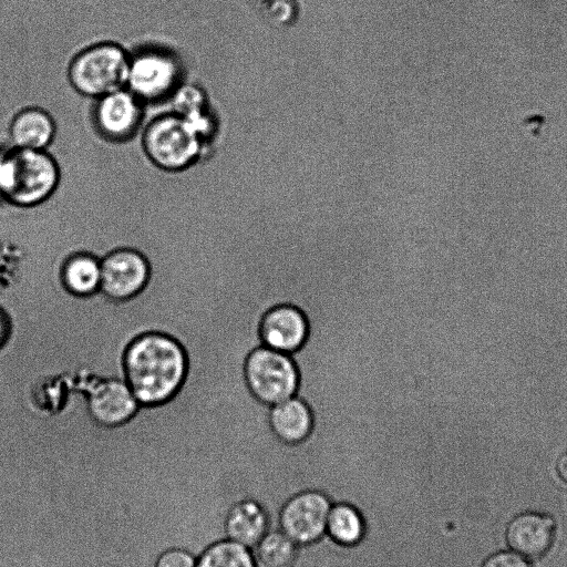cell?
Instances as JSON below:
<instances>
[{"label": "cell", "mask_w": 567, "mask_h": 567, "mask_svg": "<svg viewBox=\"0 0 567 567\" xmlns=\"http://www.w3.org/2000/svg\"><path fill=\"white\" fill-rule=\"evenodd\" d=\"M259 1H269V0H259Z\"/></svg>", "instance_id": "27"}, {"label": "cell", "mask_w": 567, "mask_h": 567, "mask_svg": "<svg viewBox=\"0 0 567 567\" xmlns=\"http://www.w3.org/2000/svg\"><path fill=\"white\" fill-rule=\"evenodd\" d=\"M215 447H216V444H215ZM215 464H216V450H215ZM215 487H216V466H215ZM215 492H216V488H215Z\"/></svg>", "instance_id": "26"}, {"label": "cell", "mask_w": 567, "mask_h": 567, "mask_svg": "<svg viewBox=\"0 0 567 567\" xmlns=\"http://www.w3.org/2000/svg\"><path fill=\"white\" fill-rule=\"evenodd\" d=\"M59 183V165L47 150L0 152V199L7 205L39 207L52 197Z\"/></svg>", "instance_id": "2"}, {"label": "cell", "mask_w": 567, "mask_h": 567, "mask_svg": "<svg viewBox=\"0 0 567 567\" xmlns=\"http://www.w3.org/2000/svg\"><path fill=\"white\" fill-rule=\"evenodd\" d=\"M240 237H241V236H240ZM240 237L238 236V246H239V251H240V255H241V248H240V241H241V239H239ZM241 258H243V255H241ZM243 261H244V259H243ZM244 265H245V262H244ZM245 268H246V266H245ZM246 271H247V268H246ZM247 274H248V271H247ZM248 277H249V275H248ZM249 279H250V277H249ZM250 281H251V280H250ZM251 284H252V282H251ZM252 286H254V285H252ZM254 288H255V287H254ZM255 289H256V288H255ZM256 291H257V290H256ZM259 296H260V295H259ZM260 298H261V297H260ZM261 299H262V298H261ZM265 305H266V303H265Z\"/></svg>", "instance_id": "25"}, {"label": "cell", "mask_w": 567, "mask_h": 567, "mask_svg": "<svg viewBox=\"0 0 567 567\" xmlns=\"http://www.w3.org/2000/svg\"><path fill=\"white\" fill-rule=\"evenodd\" d=\"M298 545L280 529H269L251 548L256 567H290Z\"/></svg>", "instance_id": "18"}, {"label": "cell", "mask_w": 567, "mask_h": 567, "mask_svg": "<svg viewBox=\"0 0 567 567\" xmlns=\"http://www.w3.org/2000/svg\"><path fill=\"white\" fill-rule=\"evenodd\" d=\"M224 529L226 538L252 548L270 529L269 517L259 503L243 499L229 508Z\"/></svg>", "instance_id": "13"}, {"label": "cell", "mask_w": 567, "mask_h": 567, "mask_svg": "<svg viewBox=\"0 0 567 567\" xmlns=\"http://www.w3.org/2000/svg\"><path fill=\"white\" fill-rule=\"evenodd\" d=\"M556 471L558 476L567 483V452L564 453L556 463Z\"/></svg>", "instance_id": "23"}, {"label": "cell", "mask_w": 567, "mask_h": 567, "mask_svg": "<svg viewBox=\"0 0 567 567\" xmlns=\"http://www.w3.org/2000/svg\"><path fill=\"white\" fill-rule=\"evenodd\" d=\"M259 334L262 346L291 354L305 343L308 337V321L297 307L278 305L262 316Z\"/></svg>", "instance_id": "10"}, {"label": "cell", "mask_w": 567, "mask_h": 567, "mask_svg": "<svg viewBox=\"0 0 567 567\" xmlns=\"http://www.w3.org/2000/svg\"><path fill=\"white\" fill-rule=\"evenodd\" d=\"M196 567H256L251 548L228 538L208 546L197 558Z\"/></svg>", "instance_id": "19"}, {"label": "cell", "mask_w": 567, "mask_h": 567, "mask_svg": "<svg viewBox=\"0 0 567 567\" xmlns=\"http://www.w3.org/2000/svg\"><path fill=\"white\" fill-rule=\"evenodd\" d=\"M140 403L124 379H105L95 383L89 393V410L100 424L115 426L128 421Z\"/></svg>", "instance_id": "11"}, {"label": "cell", "mask_w": 567, "mask_h": 567, "mask_svg": "<svg viewBox=\"0 0 567 567\" xmlns=\"http://www.w3.org/2000/svg\"><path fill=\"white\" fill-rule=\"evenodd\" d=\"M93 117L103 137L124 142L132 138L142 125L143 102L123 87L96 99Z\"/></svg>", "instance_id": "9"}, {"label": "cell", "mask_w": 567, "mask_h": 567, "mask_svg": "<svg viewBox=\"0 0 567 567\" xmlns=\"http://www.w3.org/2000/svg\"><path fill=\"white\" fill-rule=\"evenodd\" d=\"M62 281L66 290L76 296H89L100 291L101 258L87 254L71 255L62 267Z\"/></svg>", "instance_id": "16"}, {"label": "cell", "mask_w": 567, "mask_h": 567, "mask_svg": "<svg viewBox=\"0 0 567 567\" xmlns=\"http://www.w3.org/2000/svg\"><path fill=\"white\" fill-rule=\"evenodd\" d=\"M244 373L252 395L270 406L297 393L299 374L290 354L260 346L248 354Z\"/></svg>", "instance_id": "5"}, {"label": "cell", "mask_w": 567, "mask_h": 567, "mask_svg": "<svg viewBox=\"0 0 567 567\" xmlns=\"http://www.w3.org/2000/svg\"><path fill=\"white\" fill-rule=\"evenodd\" d=\"M150 266L146 258L132 248H120L101 259L100 290L113 300H126L146 286Z\"/></svg>", "instance_id": "8"}, {"label": "cell", "mask_w": 567, "mask_h": 567, "mask_svg": "<svg viewBox=\"0 0 567 567\" xmlns=\"http://www.w3.org/2000/svg\"><path fill=\"white\" fill-rule=\"evenodd\" d=\"M130 60L131 55L116 43L90 45L70 62L69 81L78 93L96 100L126 87Z\"/></svg>", "instance_id": "4"}, {"label": "cell", "mask_w": 567, "mask_h": 567, "mask_svg": "<svg viewBox=\"0 0 567 567\" xmlns=\"http://www.w3.org/2000/svg\"><path fill=\"white\" fill-rule=\"evenodd\" d=\"M365 532L364 519L358 508L348 503H333L329 512L326 534L337 544L353 546Z\"/></svg>", "instance_id": "17"}, {"label": "cell", "mask_w": 567, "mask_h": 567, "mask_svg": "<svg viewBox=\"0 0 567 567\" xmlns=\"http://www.w3.org/2000/svg\"><path fill=\"white\" fill-rule=\"evenodd\" d=\"M207 144L186 118L174 112L153 118L142 135L145 155L166 172L190 167L200 158Z\"/></svg>", "instance_id": "3"}, {"label": "cell", "mask_w": 567, "mask_h": 567, "mask_svg": "<svg viewBox=\"0 0 567 567\" xmlns=\"http://www.w3.org/2000/svg\"><path fill=\"white\" fill-rule=\"evenodd\" d=\"M171 97L172 112L182 117H192L207 111L206 94L196 84L178 85Z\"/></svg>", "instance_id": "20"}, {"label": "cell", "mask_w": 567, "mask_h": 567, "mask_svg": "<svg viewBox=\"0 0 567 567\" xmlns=\"http://www.w3.org/2000/svg\"><path fill=\"white\" fill-rule=\"evenodd\" d=\"M332 504L322 492L312 489L299 492L282 505L278 529L298 546L311 544L326 534Z\"/></svg>", "instance_id": "7"}, {"label": "cell", "mask_w": 567, "mask_h": 567, "mask_svg": "<svg viewBox=\"0 0 567 567\" xmlns=\"http://www.w3.org/2000/svg\"><path fill=\"white\" fill-rule=\"evenodd\" d=\"M55 131L51 114L35 106L18 112L9 126L13 147L24 150H47L54 140Z\"/></svg>", "instance_id": "14"}, {"label": "cell", "mask_w": 567, "mask_h": 567, "mask_svg": "<svg viewBox=\"0 0 567 567\" xmlns=\"http://www.w3.org/2000/svg\"><path fill=\"white\" fill-rule=\"evenodd\" d=\"M482 567H532L523 555L514 550H502L491 555Z\"/></svg>", "instance_id": "22"}, {"label": "cell", "mask_w": 567, "mask_h": 567, "mask_svg": "<svg viewBox=\"0 0 567 567\" xmlns=\"http://www.w3.org/2000/svg\"><path fill=\"white\" fill-rule=\"evenodd\" d=\"M179 80L181 65L171 53L148 49L131 55L126 87L142 102L171 96Z\"/></svg>", "instance_id": "6"}, {"label": "cell", "mask_w": 567, "mask_h": 567, "mask_svg": "<svg viewBox=\"0 0 567 567\" xmlns=\"http://www.w3.org/2000/svg\"><path fill=\"white\" fill-rule=\"evenodd\" d=\"M269 424L281 442L296 444L309 436L313 422L309 406L295 395L271 405Z\"/></svg>", "instance_id": "15"}, {"label": "cell", "mask_w": 567, "mask_h": 567, "mask_svg": "<svg viewBox=\"0 0 567 567\" xmlns=\"http://www.w3.org/2000/svg\"><path fill=\"white\" fill-rule=\"evenodd\" d=\"M555 533L554 519L543 513L525 512L515 516L506 527V542L524 557H539L550 547Z\"/></svg>", "instance_id": "12"}, {"label": "cell", "mask_w": 567, "mask_h": 567, "mask_svg": "<svg viewBox=\"0 0 567 567\" xmlns=\"http://www.w3.org/2000/svg\"><path fill=\"white\" fill-rule=\"evenodd\" d=\"M155 567H196V557L182 548H171L163 551Z\"/></svg>", "instance_id": "21"}, {"label": "cell", "mask_w": 567, "mask_h": 567, "mask_svg": "<svg viewBox=\"0 0 567 567\" xmlns=\"http://www.w3.org/2000/svg\"><path fill=\"white\" fill-rule=\"evenodd\" d=\"M186 372L185 350L168 334H141L125 351V382L140 405H157L169 400L182 386Z\"/></svg>", "instance_id": "1"}, {"label": "cell", "mask_w": 567, "mask_h": 567, "mask_svg": "<svg viewBox=\"0 0 567 567\" xmlns=\"http://www.w3.org/2000/svg\"><path fill=\"white\" fill-rule=\"evenodd\" d=\"M9 332V320L6 313L0 309V346L6 341Z\"/></svg>", "instance_id": "24"}]
</instances>
